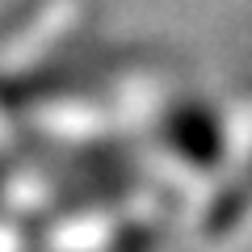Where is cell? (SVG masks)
Masks as SVG:
<instances>
[{
	"label": "cell",
	"mask_w": 252,
	"mask_h": 252,
	"mask_svg": "<svg viewBox=\"0 0 252 252\" xmlns=\"http://www.w3.org/2000/svg\"><path fill=\"white\" fill-rule=\"evenodd\" d=\"M34 21H9L0 34V72H21L38 55H46V46L72 34V26L80 21V0H38L30 9Z\"/></svg>",
	"instance_id": "cell-1"
},
{
	"label": "cell",
	"mask_w": 252,
	"mask_h": 252,
	"mask_svg": "<svg viewBox=\"0 0 252 252\" xmlns=\"http://www.w3.org/2000/svg\"><path fill=\"white\" fill-rule=\"evenodd\" d=\"M168 139H172V147H177V156H185L189 164L210 168V164L219 160V122H215V114H206V109L177 114L168 122Z\"/></svg>",
	"instance_id": "cell-2"
}]
</instances>
